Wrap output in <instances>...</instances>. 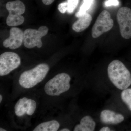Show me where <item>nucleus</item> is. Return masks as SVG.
<instances>
[{"mask_svg":"<svg viewBox=\"0 0 131 131\" xmlns=\"http://www.w3.org/2000/svg\"><path fill=\"white\" fill-rule=\"evenodd\" d=\"M100 131H111L110 128L108 127H104L100 130Z\"/></svg>","mask_w":131,"mask_h":131,"instance_id":"nucleus-21","label":"nucleus"},{"mask_svg":"<svg viewBox=\"0 0 131 131\" xmlns=\"http://www.w3.org/2000/svg\"><path fill=\"white\" fill-rule=\"evenodd\" d=\"M3 97L2 95L1 94L0 95V102H1L2 101V100Z\"/></svg>","mask_w":131,"mask_h":131,"instance_id":"nucleus-23","label":"nucleus"},{"mask_svg":"<svg viewBox=\"0 0 131 131\" xmlns=\"http://www.w3.org/2000/svg\"><path fill=\"white\" fill-rule=\"evenodd\" d=\"M105 5L107 7L117 6L119 5V2L118 0H108L106 2Z\"/></svg>","mask_w":131,"mask_h":131,"instance_id":"nucleus-19","label":"nucleus"},{"mask_svg":"<svg viewBox=\"0 0 131 131\" xmlns=\"http://www.w3.org/2000/svg\"><path fill=\"white\" fill-rule=\"evenodd\" d=\"M101 121L103 124L117 125L124 120L122 115L109 110H104L101 112L100 115Z\"/></svg>","mask_w":131,"mask_h":131,"instance_id":"nucleus-11","label":"nucleus"},{"mask_svg":"<svg viewBox=\"0 0 131 131\" xmlns=\"http://www.w3.org/2000/svg\"><path fill=\"white\" fill-rule=\"evenodd\" d=\"M121 97L129 110L131 111V88L124 90L121 94Z\"/></svg>","mask_w":131,"mask_h":131,"instance_id":"nucleus-15","label":"nucleus"},{"mask_svg":"<svg viewBox=\"0 0 131 131\" xmlns=\"http://www.w3.org/2000/svg\"><path fill=\"white\" fill-rule=\"evenodd\" d=\"M92 20L91 15L86 13L80 16L77 21L74 23L72 26V29L76 32H82L89 26Z\"/></svg>","mask_w":131,"mask_h":131,"instance_id":"nucleus-12","label":"nucleus"},{"mask_svg":"<svg viewBox=\"0 0 131 131\" xmlns=\"http://www.w3.org/2000/svg\"><path fill=\"white\" fill-rule=\"evenodd\" d=\"M94 0H84L79 11L75 14L76 17L79 18L82 15L86 13L91 7Z\"/></svg>","mask_w":131,"mask_h":131,"instance_id":"nucleus-16","label":"nucleus"},{"mask_svg":"<svg viewBox=\"0 0 131 131\" xmlns=\"http://www.w3.org/2000/svg\"><path fill=\"white\" fill-rule=\"evenodd\" d=\"M60 131H70V130L67 128H63V129H61L60 130Z\"/></svg>","mask_w":131,"mask_h":131,"instance_id":"nucleus-22","label":"nucleus"},{"mask_svg":"<svg viewBox=\"0 0 131 131\" xmlns=\"http://www.w3.org/2000/svg\"><path fill=\"white\" fill-rule=\"evenodd\" d=\"M37 107V103L34 100L24 97L18 101L15 106V113L16 116L21 117L25 114L28 115L34 114Z\"/></svg>","mask_w":131,"mask_h":131,"instance_id":"nucleus-9","label":"nucleus"},{"mask_svg":"<svg viewBox=\"0 0 131 131\" xmlns=\"http://www.w3.org/2000/svg\"><path fill=\"white\" fill-rule=\"evenodd\" d=\"M71 80L70 76L67 73L58 74L46 83L45 92L49 96H59L70 89Z\"/></svg>","mask_w":131,"mask_h":131,"instance_id":"nucleus-3","label":"nucleus"},{"mask_svg":"<svg viewBox=\"0 0 131 131\" xmlns=\"http://www.w3.org/2000/svg\"><path fill=\"white\" fill-rule=\"evenodd\" d=\"M24 39V32L17 27H12L10 30V36L3 43V46L14 50L19 48L22 45Z\"/></svg>","mask_w":131,"mask_h":131,"instance_id":"nucleus-10","label":"nucleus"},{"mask_svg":"<svg viewBox=\"0 0 131 131\" xmlns=\"http://www.w3.org/2000/svg\"><path fill=\"white\" fill-rule=\"evenodd\" d=\"M0 131H6V130H5V129H3L2 128H1V127L0 128Z\"/></svg>","mask_w":131,"mask_h":131,"instance_id":"nucleus-24","label":"nucleus"},{"mask_svg":"<svg viewBox=\"0 0 131 131\" xmlns=\"http://www.w3.org/2000/svg\"><path fill=\"white\" fill-rule=\"evenodd\" d=\"M114 21L111 18L110 13L106 10L100 13L93 26L91 31L94 38L100 37L104 33L110 31L113 26Z\"/></svg>","mask_w":131,"mask_h":131,"instance_id":"nucleus-7","label":"nucleus"},{"mask_svg":"<svg viewBox=\"0 0 131 131\" xmlns=\"http://www.w3.org/2000/svg\"><path fill=\"white\" fill-rule=\"evenodd\" d=\"M58 9L62 13H65L68 9V3L64 2L60 3L58 5Z\"/></svg>","mask_w":131,"mask_h":131,"instance_id":"nucleus-18","label":"nucleus"},{"mask_svg":"<svg viewBox=\"0 0 131 131\" xmlns=\"http://www.w3.org/2000/svg\"><path fill=\"white\" fill-rule=\"evenodd\" d=\"M43 4L46 5H51L55 0H42Z\"/></svg>","mask_w":131,"mask_h":131,"instance_id":"nucleus-20","label":"nucleus"},{"mask_svg":"<svg viewBox=\"0 0 131 131\" xmlns=\"http://www.w3.org/2000/svg\"><path fill=\"white\" fill-rule=\"evenodd\" d=\"M49 69L48 64L42 63L31 69L25 71L20 76L19 84L24 88H32L45 79L49 72Z\"/></svg>","mask_w":131,"mask_h":131,"instance_id":"nucleus-2","label":"nucleus"},{"mask_svg":"<svg viewBox=\"0 0 131 131\" xmlns=\"http://www.w3.org/2000/svg\"><path fill=\"white\" fill-rule=\"evenodd\" d=\"M49 29L45 26H42L38 30L28 28L24 31L23 43L24 46L28 49H32L37 46L42 47L41 38L47 34Z\"/></svg>","mask_w":131,"mask_h":131,"instance_id":"nucleus-5","label":"nucleus"},{"mask_svg":"<svg viewBox=\"0 0 131 131\" xmlns=\"http://www.w3.org/2000/svg\"><path fill=\"white\" fill-rule=\"evenodd\" d=\"M79 0H68V13L71 14L74 12L77 6Z\"/></svg>","mask_w":131,"mask_h":131,"instance_id":"nucleus-17","label":"nucleus"},{"mask_svg":"<svg viewBox=\"0 0 131 131\" xmlns=\"http://www.w3.org/2000/svg\"><path fill=\"white\" fill-rule=\"evenodd\" d=\"M117 19L122 37L131 38V9L127 7L121 8L117 14Z\"/></svg>","mask_w":131,"mask_h":131,"instance_id":"nucleus-8","label":"nucleus"},{"mask_svg":"<svg viewBox=\"0 0 131 131\" xmlns=\"http://www.w3.org/2000/svg\"><path fill=\"white\" fill-rule=\"evenodd\" d=\"M96 127V122L92 117L89 115L82 118L80 123L74 128V131H93Z\"/></svg>","mask_w":131,"mask_h":131,"instance_id":"nucleus-13","label":"nucleus"},{"mask_svg":"<svg viewBox=\"0 0 131 131\" xmlns=\"http://www.w3.org/2000/svg\"><path fill=\"white\" fill-rule=\"evenodd\" d=\"M60 127V124L56 120H51L43 122L37 126L34 131H57Z\"/></svg>","mask_w":131,"mask_h":131,"instance_id":"nucleus-14","label":"nucleus"},{"mask_svg":"<svg viewBox=\"0 0 131 131\" xmlns=\"http://www.w3.org/2000/svg\"><path fill=\"white\" fill-rule=\"evenodd\" d=\"M110 81L118 89L124 90L131 85V74L125 66L118 60L112 61L107 69Z\"/></svg>","mask_w":131,"mask_h":131,"instance_id":"nucleus-1","label":"nucleus"},{"mask_svg":"<svg viewBox=\"0 0 131 131\" xmlns=\"http://www.w3.org/2000/svg\"><path fill=\"white\" fill-rule=\"evenodd\" d=\"M21 64V59L16 53L6 52L0 56V76L9 74Z\"/></svg>","mask_w":131,"mask_h":131,"instance_id":"nucleus-6","label":"nucleus"},{"mask_svg":"<svg viewBox=\"0 0 131 131\" xmlns=\"http://www.w3.org/2000/svg\"><path fill=\"white\" fill-rule=\"evenodd\" d=\"M6 8L9 13L6 20L8 25L15 26L24 23L25 18L21 15L25 11V6L21 1L16 0L9 2L7 3Z\"/></svg>","mask_w":131,"mask_h":131,"instance_id":"nucleus-4","label":"nucleus"}]
</instances>
